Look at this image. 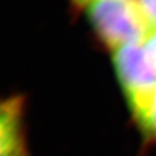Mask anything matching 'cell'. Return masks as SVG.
<instances>
[{
  "label": "cell",
  "instance_id": "obj_1",
  "mask_svg": "<svg viewBox=\"0 0 156 156\" xmlns=\"http://www.w3.org/2000/svg\"><path fill=\"white\" fill-rule=\"evenodd\" d=\"M76 8L83 13L97 39L111 51L144 44L155 30L138 0H88Z\"/></svg>",
  "mask_w": 156,
  "mask_h": 156
},
{
  "label": "cell",
  "instance_id": "obj_2",
  "mask_svg": "<svg viewBox=\"0 0 156 156\" xmlns=\"http://www.w3.org/2000/svg\"><path fill=\"white\" fill-rule=\"evenodd\" d=\"M112 65L135 122L145 115L156 90V67L144 44L112 51Z\"/></svg>",
  "mask_w": 156,
  "mask_h": 156
},
{
  "label": "cell",
  "instance_id": "obj_3",
  "mask_svg": "<svg viewBox=\"0 0 156 156\" xmlns=\"http://www.w3.org/2000/svg\"><path fill=\"white\" fill-rule=\"evenodd\" d=\"M26 111L24 95L0 97V156H31Z\"/></svg>",
  "mask_w": 156,
  "mask_h": 156
},
{
  "label": "cell",
  "instance_id": "obj_4",
  "mask_svg": "<svg viewBox=\"0 0 156 156\" xmlns=\"http://www.w3.org/2000/svg\"><path fill=\"white\" fill-rule=\"evenodd\" d=\"M136 124L146 140L149 142H156V90L147 111Z\"/></svg>",
  "mask_w": 156,
  "mask_h": 156
},
{
  "label": "cell",
  "instance_id": "obj_5",
  "mask_svg": "<svg viewBox=\"0 0 156 156\" xmlns=\"http://www.w3.org/2000/svg\"><path fill=\"white\" fill-rule=\"evenodd\" d=\"M138 2L151 26L156 29V0H138Z\"/></svg>",
  "mask_w": 156,
  "mask_h": 156
},
{
  "label": "cell",
  "instance_id": "obj_6",
  "mask_svg": "<svg viewBox=\"0 0 156 156\" xmlns=\"http://www.w3.org/2000/svg\"><path fill=\"white\" fill-rule=\"evenodd\" d=\"M144 45H145L146 50L149 55L151 62L156 67V29L149 35V37L146 39Z\"/></svg>",
  "mask_w": 156,
  "mask_h": 156
},
{
  "label": "cell",
  "instance_id": "obj_7",
  "mask_svg": "<svg viewBox=\"0 0 156 156\" xmlns=\"http://www.w3.org/2000/svg\"><path fill=\"white\" fill-rule=\"evenodd\" d=\"M71 4H73L74 5V7H79L80 5H82L83 2H86V1H88V0H68Z\"/></svg>",
  "mask_w": 156,
  "mask_h": 156
}]
</instances>
